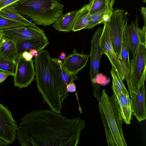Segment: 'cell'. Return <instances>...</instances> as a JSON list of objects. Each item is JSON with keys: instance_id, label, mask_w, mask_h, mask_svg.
Here are the masks:
<instances>
[{"instance_id": "21", "label": "cell", "mask_w": 146, "mask_h": 146, "mask_svg": "<svg viewBox=\"0 0 146 146\" xmlns=\"http://www.w3.org/2000/svg\"><path fill=\"white\" fill-rule=\"evenodd\" d=\"M0 14L8 19L22 23L24 26L40 29L34 23L30 22L22 16L13 5H8L1 10Z\"/></svg>"}, {"instance_id": "27", "label": "cell", "mask_w": 146, "mask_h": 146, "mask_svg": "<svg viewBox=\"0 0 146 146\" xmlns=\"http://www.w3.org/2000/svg\"><path fill=\"white\" fill-rule=\"evenodd\" d=\"M88 4L91 15L106 8L105 0H89Z\"/></svg>"}, {"instance_id": "32", "label": "cell", "mask_w": 146, "mask_h": 146, "mask_svg": "<svg viewBox=\"0 0 146 146\" xmlns=\"http://www.w3.org/2000/svg\"><path fill=\"white\" fill-rule=\"evenodd\" d=\"M10 75H12V74L0 70V83L3 82Z\"/></svg>"}, {"instance_id": "15", "label": "cell", "mask_w": 146, "mask_h": 146, "mask_svg": "<svg viewBox=\"0 0 146 146\" xmlns=\"http://www.w3.org/2000/svg\"><path fill=\"white\" fill-rule=\"evenodd\" d=\"M138 20L137 17L135 21H132L130 25H127L125 29L127 43L131 52L132 58L136 54L141 43L139 36Z\"/></svg>"}, {"instance_id": "3", "label": "cell", "mask_w": 146, "mask_h": 146, "mask_svg": "<svg viewBox=\"0 0 146 146\" xmlns=\"http://www.w3.org/2000/svg\"><path fill=\"white\" fill-rule=\"evenodd\" d=\"M98 105L108 145L127 146L122 129L120 107L115 94L113 93L109 96L104 89Z\"/></svg>"}, {"instance_id": "23", "label": "cell", "mask_w": 146, "mask_h": 146, "mask_svg": "<svg viewBox=\"0 0 146 146\" xmlns=\"http://www.w3.org/2000/svg\"><path fill=\"white\" fill-rule=\"evenodd\" d=\"M106 9V8H105L91 15L85 29H91L98 24H103Z\"/></svg>"}, {"instance_id": "25", "label": "cell", "mask_w": 146, "mask_h": 146, "mask_svg": "<svg viewBox=\"0 0 146 146\" xmlns=\"http://www.w3.org/2000/svg\"><path fill=\"white\" fill-rule=\"evenodd\" d=\"M110 72L112 77V81L117 89L123 93L129 94V91L125 86L123 80L120 77L116 70L113 66H112Z\"/></svg>"}, {"instance_id": "26", "label": "cell", "mask_w": 146, "mask_h": 146, "mask_svg": "<svg viewBox=\"0 0 146 146\" xmlns=\"http://www.w3.org/2000/svg\"><path fill=\"white\" fill-rule=\"evenodd\" d=\"M24 26L22 23L8 19L0 14V30Z\"/></svg>"}, {"instance_id": "13", "label": "cell", "mask_w": 146, "mask_h": 146, "mask_svg": "<svg viewBox=\"0 0 146 146\" xmlns=\"http://www.w3.org/2000/svg\"><path fill=\"white\" fill-rule=\"evenodd\" d=\"M90 54L78 53L74 48L72 52L63 60V64L70 73L76 74L85 67Z\"/></svg>"}, {"instance_id": "12", "label": "cell", "mask_w": 146, "mask_h": 146, "mask_svg": "<svg viewBox=\"0 0 146 146\" xmlns=\"http://www.w3.org/2000/svg\"><path fill=\"white\" fill-rule=\"evenodd\" d=\"M145 82L140 86L136 93L128 87L130 93V102L133 114L139 122L146 118L145 89Z\"/></svg>"}, {"instance_id": "31", "label": "cell", "mask_w": 146, "mask_h": 146, "mask_svg": "<svg viewBox=\"0 0 146 146\" xmlns=\"http://www.w3.org/2000/svg\"><path fill=\"white\" fill-rule=\"evenodd\" d=\"M66 88L67 91L68 92H75L77 94L76 86L73 81L71 82L68 85Z\"/></svg>"}, {"instance_id": "38", "label": "cell", "mask_w": 146, "mask_h": 146, "mask_svg": "<svg viewBox=\"0 0 146 146\" xmlns=\"http://www.w3.org/2000/svg\"><path fill=\"white\" fill-rule=\"evenodd\" d=\"M3 36V35L2 33V30H0V46L2 43Z\"/></svg>"}, {"instance_id": "19", "label": "cell", "mask_w": 146, "mask_h": 146, "mask_svg": "<svg viewBox=\"0 0 146 146\" xmlns=\"http://www.w3.org/2000/svg\"><path fill=\"white\" fill-rule=\"evenodd\" d=\"M77 11L63 13L56 20L53 26L59 31L69 32L72 31L74 21Z\"/></svg>"}, {"instance_id": "9", "label": "cell", "mask_w": 146, "mask_h": 146, "mask_svg": "<svg viewBox=\"0 0 146 146\" xmlns=\"http://www.w3.org/2000/svg\"><path fill=\"white\" fill-rule=\"evenodd\" d=\"M2 33L3 36L14 40L35 39L49 41L43 30L29 26H24L2 30Z\"/></svg>"}, {"instance_id": "14", "label": "cell", "mask_w": 146, "mask_h": 146, "mask_svg": "<svg viewBox=\"0 0 146 146\" xmlns=\"http://www.w3.org/2000/svg\"><path fill=\"white\" fill-rule=\"evenodd\" d=\"M111 88L119 104L122 121L127 125L131 123L132 114L129 94H124L119 90L112 81Z\"/></svg>"}, {"instance_id": "1", "label": "cell", "mask_w": 146, "mask_h": 146, "mask_svg": "<svg viewBox=\"0 0 146 146\" xmlns=\"http://www.w3.org/2000/svg\"><path fill=\"white\" fill-rule=\"evenodd\" d=\"M17 125L16 138L22 146H77L85 121L48 110H33Z\"/></svg>"}, {"instance_id": "36", "label": "cell", "mask_w": 146, "mask_h": 146, "mask_svg": "<svg viewBox=\"0 0 146 146\" xmlns=\"http://www.w3.org/2000/svg\"><path fill=\"white\" fill-rule=\"evenodd\" d=\"M66 57V54L64 52H62L60 53L59 56L57 58L60 60V59L63 60Z\"/></svg>"}, {"instance_id": "10", "label": "cell", "mask_w": 146, "mask_h": 146, "mask_svg": "<svg viewBox=\"0 0 146 146\" xmlns=\"http://www.w3.org/2000/svg\"><path fill=\"white\" fill-rule=\"evenodd\" d=\"M103 29L99 27L95 31L91 40L90 53V69L89 75L91 83L95 81L96 76L99 73V68L102 54L100 39Z\"/></svg>"}, {"instance_id": "5", "label": "cell", "mask_w": 146, "mask_h": 146, "mask_svg": "<svg viewBox=\"0 0 146 146\" xmlns=\"http://www.w3.org/2000/svg\"><path fill=\"white\" fill-rule=\"evenodd\" d=\"M127 21V15L124 11L117 9L113 10L110 18L103 23L107 27L114 50L119 59Z\"/></svg>"}, {"instance_id": "35", "label": "cell", "mask_w": 146, "mask_h": 146, "mask_svg": "<svg viewBox=\"0 0 146 146\" xmlns=\"http://www.w3.org/2000/svg\"><path fill=\"white\" fill-rule=\"evenodd\" d=\"M29 52L33 56L35 57L37 56L38 55V52L35 49L31 50L29 51Z\"/></svg>"}, {"instance_id": "18", "label": "cell", "mask_w": 146, "mask_h": 146, "mask_svg": "<svg viewBox=\"0 0 146 146\" xmlns=\"http://www.w3.org/2000/svg\"><path fill=\"white\" fill-rule=\"evenodd\" d=\"M18 55L14 40L3 36L0 46V56L15 61Z\"/></svg>"}, {"instance_id": "24", "label": "cell", "mask_w": 146, "mask_h": 146, "mask_svg": "<svg viewBox=\"0 0 146 146\" xmlns=\"http://www.w3.org/2000/svg\"><path fill=\"white\" fill-rule=\"evenodd\" d=\"M16 68V60L6 59L0 56V70L12 74H15Z\"/></svg>"}, {"instance_id": "37", "label": "cell", "mask_w": 146, "mask_h": 146, "mask_svg": "<svg viewBox=\"0 0 146 146\" xmlns=\"http://www.w3.org/2000/svg\"><path fill=\"white\" fill-rule=\"evenodd\" d=\"M9 145L3 139H0V146H7Z\"/></svg>"}, {"instance_id": "17", "label": "cell", "mask_w": 146, "mask_h": 146, "mask_svg": "<svg viewBox=\"0 0 146 146\" xmlns=\"http://www.w3.org/2000/svg\"><path fill=\"white\" fill-rule=\"evenodd\" d=\"M52 60L58 72L62 88L65 93L68 94L67 91V86L71 82L77 80L78 77L76 74H72L67 70L60 60L54 58H52Z\"/></svg>"}, {"instance_id": "11", "label": "cell", "mask_w": 146, "mask_h": 146, "mask_svg": "<svg viewBox=\"0 0 146 146\" xmlns=\"http://www.w3.org/2000/svg\"><path fill=\"white\" fill-rule=\"evenodd\" d=\"M100 44L102 54H104L107 56L112 66L116 70L120 77L124 80L125 76L121 61L114 50L107 27L105 24L100 39Z\"/></svg>"}, {"instance_id": "4", "label": "cell", "mask_w": 146, "mask_h": 146, "mask_svg": "<svg viewBox=\"0 0 146 146\" xmlns=\"http://www.w3.org/2000/svg\"><path fill=\"white\" fill-rule=\"evenodd\" d=\"M12 5L24 17L44 26L54 23L63 13L64 7L56 0H22Z\"/></svg>"}, {"instance_id": "8", "label": "cell", "mask_w": 146, "mask_h": 146, "mask_svg": "<svg viewBox=\"0 0 146 146\" xmlns=\"http://www.w3.org/2000/svg\"><path fill=\"white\" fill-rule=\"evenodd\" d=\"M17 127L11 112L0 104V139L9 145L13 143L16 139Z\"/></svg>"}, {"instance_id": "2", "label": "cell", "mask_w": 146, "mask_h": 146, "mask_svg": "<svg viewBox=\"0 0 146 146\" xmlns=\"http://www.w3.org/2000/svg\"><path fill=\"white\" fill-rule=\"evenodd\" d=\"M34 59L37 87L43 102L50 110L61 113L63 102L69 94L62 88L52 58L48 51L43 49Z\"/></svg>"}, {"instance_id": "20", "label": "cell", "mask_w": 146, "mask_h": 146, "mask_svg": "<svg viewBox=\"0 0 146 146\" xmlns=\"http://www.w3.org/2000/svg\"><path fill=\"white\" fill-rule=\"evenodd\" d=\"M88 4L84 5L77 11L75 17L72 31L76 32L85 29L91 15L90 14Z\"/></svg>"}, {"instance_id": "16", "label": "cell", "mask_w": 146, "mask_h": 146, "mask_svg": "<svg viewBox=\"0 0 146 146\" xmlns=\"http://www.w3.org/2000/svg\"><path fill=\"white\" fill-rule=\"evenodd\" d=\"M14 40L17 47L18 55L21 54L25 51L29 52L32 49H36L38 52L46 47L49 43V41H44L35 39Z\"/></svg>"}, {"instance_id": "29", "label": "cell", "mask_w": 146, "mask_h": 146, "mask_svg": "<svg viewBox=\"0 0 146 146\" xmlns=\"http://www.w3.org/2000/svg\"><path fill=\"white\" fill-rule=\"evenodd\" d=\"M139 31L141 43L146 45V26L144 25L141 29L139 28Z\"/></svg>"}, {"instance_id": "33", "label": "cell", "mask_w": 146, "mask_h": 146, "mask_svg": "<svg viewBox=\"0 0 146 146\" xmlns=\"http://www.w3.org/2000/svg\"><path fill=\"white\" fill-rule=\"evenodd\" d=\"M21 54L22 57L27 61L31 60L33 57V56L29 52L27 51H25L23 52Z\"/></svg>"}, {"instance_id": "30", "label": "cell", "mask_w": 146, "mask_h": 146, "mask_svg": "<svg viewBox=\"0 0 146 146\" xmlns=\"http://www.w3.org/2000/svg\"><path fill=\"white\" fill-rule=\"evenodd\" d=\"M21 0H0V10L6 6Z\"/></svg>"}, {"instance_id": "34", "label": "cell", "mask_w": 146, "mask_h": 146, "mask_svg": "<svg viewBox=\"0 0 146 146\" xmlns=\"http://www.w3.org/2000/svg\"><path fill=\"white\" fill-rule=\"evenodd\" d=\"M141 13L142 15L144 22V26H146V8L145 7H141Z\"/></svg>"}, {"instance_id": "7", "label": "cell", "mask_w": 146, "mask_h": 146, "mask_svg": "<svg viewBox=\"0 0 146 146\" xmlns=\"http://www.w3.org/2000/svg\"><path fill=\"white\" fill-rule=\"evenodd\" d=\"M16 61V68L14 76V86L19 89L27 88L35 80V71L34 60L27 61L19 54Z\"/></svg>"}, {"instance_id": "28", "label": "cell", "mask_w": 146, "mask_h": 146, "mask_svg": "<svg viewBox=\"0 0 146 146\" xmlns=\"http://www.w3.org/2000/svg\"><path fill=\"white\" fill-rule=\"evenodd\" d=\"M115 0H105L106 11L104 17V22L109 19L113 10V6Z\"/></svg>"}, {"instance_id": "22", "label": "cell", "mask_w": 146, "mask_h": 146, "mask_svg": "<svg viewBox=\"0 0 146 146\" xmlns=\"http://www.w3.org/2000/svg\"><path fill=\"white\" fill-rule=\"evenodd\" d=\"M129 51L126 41L125 32V31L123 38L122 49L121 53V58L120 59L121 64L123 65L128 75L130 70V61L129 59Z\"/></svg>"}, {"instance_id": "6", "label": "cell", "mask_w": 146, "mask_h": 146, "mask_svg": "<svg viewBox=\"0 0 146 146\" xmlns=\"http://www.w3.org/2000/svg\"><path fill=\"white\" fill-rule=\"evenodd\" d=\"M146 45L141 43L135 56L131 59L128 80L132 90L136 93L146 80Z\"/></svg>"}]
</instances>
